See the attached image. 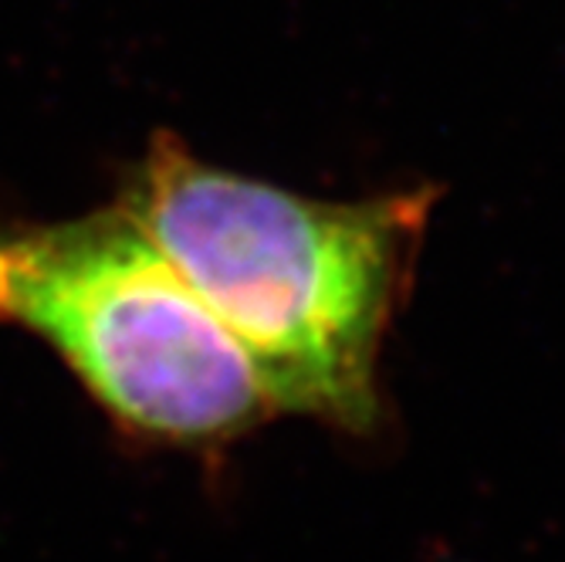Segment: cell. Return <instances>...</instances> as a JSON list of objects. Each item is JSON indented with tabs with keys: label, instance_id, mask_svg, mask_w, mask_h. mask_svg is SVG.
<instances>
[{
	"label": "cell",
	"instance_id": "1",
	"mask_svg": "<svg viewBox=\"0 0 565 562\" xmlns=\"http://www.w3.org/2000/svg\"><path fill=\"white\" fill-rule=\"evenodd\" d=\"M434 197H301L203 163L160 132L119 211L237 336L275 411L366 434L380 424L383 336Z\"/></svg>",
	"mask_w": 565,
	"mask_h": 562
},
{
	"label": "cell",
	"instance_id": "2",
	"mask_svg": "<svg viewBox=\"0 0 565 562\" xmlns=\"http://www.w3.org/2000/svg\"><path fill=\"white\" fill-rule=\"evenodd\" d=\"M0 319L44 336L136 431L217 441L275 411L237 336L119 208L0 241Z\"/></svg>",
	"mask_w": 565,
	"mask_h": 562
}]
</instances>
